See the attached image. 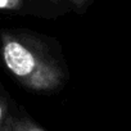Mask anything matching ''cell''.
I'll return each instance as SVG.
<instances>
[{
    "label": "cell",
    "instance_id": "1",
    "mask_svg": "<svg viewBox=\"0 0 131 131\" xmlns=\"http://www.w3.org/2000/svg\"><path fill=\"white\" fill-rule=\"evenodd\" d=\"M2 54L8 70L26 88L53 91L63 81V71L44 42L23 31L2 32Z\"/></svg>",
    "mask_w": 131,
    "mask_h": 131
},
{
    "label": "cell",
    "instance_id": "2",
    "mask_svg": "<svg viewBox=\"0 0 131 131\" xmlns=\"http://www.w3.org/2000/svg\"><path fill=\"white\" fill-rule=\"evenodd\" d=\"M0 131H44V130L28 119L9 118L0 126Z\"/></svg>",
    "mask_w": 131,
    "mask_h": 131
},
{
    "label": "cell",
    "instance_id": "3",
    "mask_svg": "<svg viewBox=\"0 0 131 131\" xmlns=\"http://www.w3.org/2000/svg\"><path fill=\"white\" fill-rule=\"evenodd\" d=\"M42 2L57 5V7H64V8H68L71 10L81 13L90 4L94 3V0H42Z\"/></svg>",
    "mask_w": 131,
    "mask_h": 131
},
{
    "label": "cell",
    "instance_id": "4",
    "mask_svg": "<svg viewBox=\"0 0 131 131\" xmlns=\"http://www.w3.org/2000/svg\"><path fill=\"white\" fill-rule=\"evenodd\" d=\"M22 0H0V8L5 9H14L19 5Z\"/></svg>",
    "mask_w": 131,
    "mask_h": 131
},
{
    "label": "cell",
    "instance_id": "5",
    "mask_svg": "<svg viewBox=\"0 0 131 131\" xmlns=\"http://www.w3.org/2000/svg\"><path fill=\"white\" fill-rule=\"evenodd\" d=\"M4 117H5V105L0 102V126H2L4 122Z\"/></svg>",
    "mask_w": 131,
    "mask_h": 131
}]
</instances>
